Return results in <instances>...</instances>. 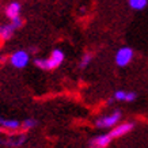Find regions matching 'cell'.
Masks as SVG:
<instances>
[{
	"instance_id": "obj_1",
	"label": "cell",
	"mask_w": 148,
	"mask_h": 148,
	"mask_svg": "<svg viewBox=\"0 0 148 148\" xmlns=\"http://www.w3.org/2000/svg\"><path fill=\"white\" fill-rule=\"evenodd\" d=\"M64 61V53L63 50L54 49L52 52V54L49 56V58H37L34 64L40 69H56L57 67L61 65V63Z\"/></svg>"
},
{
	"instance_id": "obj_2",
	"label": "cell",
	"mask_w": 148,
	"mask_h": 148,
	"mask_svg": "<svg viewBox=\"0 0 148 148\" xmlns=\"http://www.w3.org/2000/svg\"><path fill=\"white\" fill-rule=\"evenodd\" d=\"M132 58H133V50L129 46H124L116 53V64L118 67H126L132 61Z\"/></svg>"
},
{
	"instance_id": "obj_3",
	"label": "cell",
	"mask_w": 148,
	"mask_h": 148,
	"mask_svg": "<svg viewBox=\"0 0 148 148\" xmlns=\"http://www.w3.org/2000/svg\"><path fill=\"white\" fill-rule=\"evenodd\" d=\"M120 120H121V112L116 110V112L112 113V114L105 116V117H102V118L97 120L95 124H97L98 128H112V126H114L116 124H118Z\"/></svg>"
},
{
	"instance_id": "obj_4",
	"label": "cell",
	"mask_w": 148,
	"mask_h": 148,
	"mask_svg": "<svg viewBox=\"0 0 148 148\" xmlns=\"http://www.w3.org/2000/svg\"><path fill=\"white\" fill-rule=\"evenodd\" d=\"M29 60H30V57H29L27 52H25V50L15 52V53L11 56V58H10L11 64H12L15 68H25L27 64H29Z\"/></svg>"
},
{
	"instance_id": "obj_5",
	"label": "cell",
	"mask_w": 148,
	"mask_h": 148,
	"mask_svg": "<svg viewBox=\"0 0 148 148\" xmlns=\"http://www.w3.org/2000/svg\"><path fill=\"white\" fill-rule=\"evenodd\" d=\"M132 129H133V124H132V122H125V124L116 125L109 135L112 136L113 139H116V137H121V136H124V135H128Z\"/></svg>"
},
{
	"instance_id": "obj_6",
	"label": "cell",
	"mask_w": 148,
	"mask_h": 148,
	"mask_svg": "<svg viewBox=\"0 0 148 148\" xmlns=\"http://www.w3.org/2000/svg\"><path fill=\"white\" fill-rule=\"evenodd\" d=\"M112 136L110 135H101L97 136L90 141V147H97V148H105L112 143Z\"/></svg>"
},
{
	"instance_id": "obj_7",
	"label": "cell",
	"mask_w": 148,
	"mask_h": 148,
	"mask_svg": "<svg viewBox=\"0 0 148 148\" xmlns=\"http://www.w3.org/2000/svg\"><path fill=\"white\" fill-rule=\"evenodd\" d=\"M0 126L7 130H18L22 126V124L16 120H7V118L0 117Z\"/></svg>"
},
{
	"instance_id": "obj_8",
	"label": "cell",
	"mask_w": 148,
	"mask_h": 148,
	"mask_svg": "<svg viewBox=\"0 0 148 148\" xmlns=\"http://www.w3.org/2000/svg\"><path fill=\"white\" fill-rule=\"evenodd\" d=\"M19 12H21V4L16 3V1H14L11 4L7 5V8H5V15L8 16V18H15V16H19Z\"/></svg>"
},
{
	"instance_id": "obj_9",
	"label": "cell",
	"mask_w": 148,
	"mask_h": 148,
	"mask_svg": "<svg viewBox=\"0 0 148 148\" xmlns=\"http://www.w3.org/2000/svg\"><path fill=\"white\" fill-rule=\"evenodd\" d=\"M14 30H15V27L12 26V23H10V25H4V26H0V37L1 38H10V37L14 34Z\"/></svg>"
},
{
	"instance_id": "obj_10",
	"label": "cell",
	"mask_w": 148,
	"mask_h": 148,
	"mask_svg": "<svg viewBox=\"0 0 148 148\" xmlns=\"http://www.w3.org/2000/svg\"><path fill=\"white\" fill-rule=\"evenodd\" d=\"M129 3V7L132 10H136V11H140V10H144L148 4V0H128Z\"/></svg>"
},
{
	"instance_id": "obj_11",
	"label": "cell",
	"mask_w": 148,
	"mask_h": 148,
	"mask_svg": "<svg viewBox=\"0 0 148 148\" xmlns=\"http://www.w3.org/2000/svg\"><path fill=\"white\" fill-rule=\"evenodd\" d=\"M91 60H92V56H91L90 53L84 54V56L82 57V60H80V64H79V67H80V68H87L88 65H90Z\"/></svg>"
},
{
	"instance_id": "obj_12",
	"label": "cell",
	"mask_w": 148,
	"mask_h": 148,
	"mask_svg": "<svg viewBox=\"0 0 148 148\" xmlns=\"http://www.w3.org/2000/svg\"><path fill=\"white\" fill-rule=\"evenodd\" d=\"M114 99H117V101H125L126 99V91H122V90L116 91V94H114Z\"/></svg>"
},
{
	"instance_id": "obj_13",
	"label": "cell",
	"mask_w": 148,
	"mask_h": 148,
	"mask_svg": "<svg viewBox=\"0 0 148 148\" xmlns=\"http://www.w3.org/2000/svg\"><path fill=\"white\" fill-rule=\"evenodd\" d=\"M34 125H36V121H34V120H26V121L22 124V128L23 129H30V128H33Z\"/></svg>"
},
{
	"instance_id": "obj_14",
	"label": "cell",
	"mask_w": 148,
	"mask_h": 148,
	"mask_svg": "<svg viewBox=\"0 0 148 148\" xmlns=\"http://www.w3.org/2000/svg\"><path fill=\"white\" fill-rule=\"evenodd\" d=\"M11 21H12L11 23H12V26L15 27V29H18V27H21V26H22V23H23V21H22L21 18H19V16H15V18H12Z\"/></svg>"
},
{
	"instance_id": "obj_15",
	"label": "cell",
	"mask_w": 148,
	"mask_h": 148,
	"mask_svg": "<svg viewBox=\"0 0 148 148\" xmlns=\"http://www.w3.org/2000/svg\"><path fill=\"white\" fill-rule=\"evenodd\" d=\"M137 98V94L136 92H133V91H129V92H126V102H133L135 99Z\"/></svg>"
}]
</instances>
